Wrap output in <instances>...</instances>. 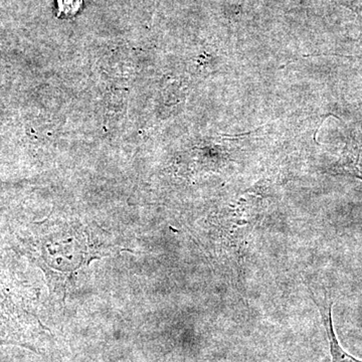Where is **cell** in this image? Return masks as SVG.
I'll return each mask as SVG.
<instances>
[{"label": "cell", "instance_id": "cell-1", "mask_svg": "<svg viewBox=\"0 0 362 362\" xmlns=\"http://www.w3.org/2000/svg\"><path fill=\"white\" fill-rule=\"evenodd\" d=\"M84 233L73 230L70 243H68L69 235H65L64 238L54 235L45 240L42 247L45 264L61 272H71L81 267L90 257L86 244L88 239Z\"/></svg>", "mask_w": 362, "mask_h": 362}, {"label": "cell", "instance_id": "cell-2", "mask_svg": "<svg viewBox=\"0 0 362 362\" xmlns=\"http://www.w3.org/2000/svg\"><path fill=\"white\" fill-rule=\"evenodd\" d=\"M330 173L352 176L362 180V133L351 132L338 161L329 168Z\"/></svg>", "mask_w": 362, "mask_h": 362}, {"label": "cell", "instance_id": "cell-3", "mask_svg": "<svg viewBox=\"0 0 362 362\" xmlns=\"http://www.w3.org/2000/svg\"><path fill=\"white\" fill-rule=\"evenodd\" d=\"M315 302L320 312L321 320L329 343L331 362H362L361 359L352 356L346 350H344L338 340L334 325H333L332 300L330 298H326L323 301L318 302L315 300Z\"/></svg>", "mask_w": 362, "mask_h": 362}, {"label": "cell", "instance_id": "cell-4", "mask_svg": "<svg viewBox=\"0 0 362 362\" xmlns=\"http://www.w3.org/2000/svg\"><path fill=\"white\" fill-rule=\"evenodd\" d=\"M85 0H57L59 18H71L81 11Z\"/></svg>", "mask_w": 362, "mask_h": 362}]
</instances>
